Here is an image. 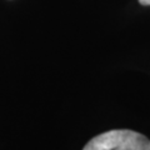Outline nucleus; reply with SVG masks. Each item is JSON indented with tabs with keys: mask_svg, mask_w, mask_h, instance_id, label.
<instances>
[{
	"mask_svg": "<svg viewBox=\"0 0 150 150\" xmlns=\"http://www.w3.org/2000/svg\"><path fill=\"white\" fill-rule=\"evenodd\" d=\"M83 150H150V140L133 130H110L93 138Z\"/></svg>",
	"mask_w": 150,
	"mask_h": 150,
	"instance_id": "nucleus-1",
	"label": "nucleus"
},
{
	"mask_svg": "<svg viewBox=\"0 0 150 150\" xmlns=\"http://www.w3.org/2000/svg\"><path fill=\"white\" fill-rule=\"evenodd\" d=\"M139 3L142 5H150V0H139Z\"/></svg>",
	"mask_w": 150,
	"mask_h": 150,
	"instance_id": "nucleus-2",
	"label": "nucleus"
}]
</instances>
